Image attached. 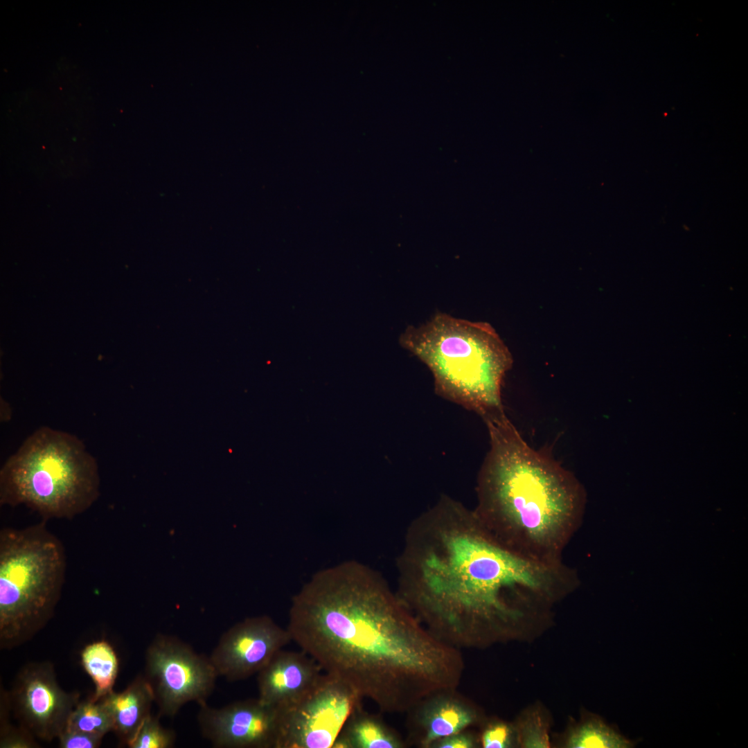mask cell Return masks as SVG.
I'll return each instance as SVG.
<instances>
[{
	"mask_svg": "<svg viewBox=\"0 0 748 748\" xmlns=\"http://www.w3.org/2000/svg\"><path fill=\"white\" fill-rule=\"evenodd\" d=\"M95 458L75 436L42 427L29 436L0 470V504L26 506L43 521L71 519L100 495Z\"/></svg>",
	"mask_w": 748,
	"mask_h": 748,
	"instance_id": "5",
	"label": "cell"
},
{
	"mask_svg": "<svg viewBox=\"0 0 748 748\" xmlns=\"http://www.w3.org/2000/svg\"><path fill=\"white\" fill-rule=\"evenodd\" d=\"M323 673L303 651L282 649L258 673V699L273 706L290 704L312 688Z\"/></svg>",
	"mask_w": 748,
	"mask_h": 748,
	"instance_id": "12",
	"label": "cell"
},
{
	"mask_svg": "<svg viewBox=\"0 0 748 748\" xmlns=\"http://www.w3.org/2000/svg\"><path fill=\"white\" fill-rule=\"evenodd\" d=\"M511 730L506 724L499 723L488 728L482 736L485 748H505L511 745Z\"/></svg>",
	"mask_w": 748,
	"mask_h": 748,
	"instance_id": "23",
	"label": "cell"
},
{
	"mask_svg": "<svg viewBox=\"0 0 748 748\" xmlns=\"http://www.w3.org/2000/svg\"><path fill=\"white\" fill-rule=\"evenodd\" d=\"M197 722L203 737L217 748H276L278 717L276 706L257 699L234 702L221 708L199 704Z\"/></svg>",
	"mask_w": 748,
	"mask_h": 748,
	"instance_id": "11",
	"label": "cell"
},
{
	"mask_svg": "<svg viewBox=\"0 0 748 748\" xmlns=\"http://www.w3.org/2000/svg\"><path fill=\"white\" fill-rule=\"evenodd\" d=\"M518 736L520 744L524 747H549L547 727L538 713H532L522 721Z\"/></svg>",
	"mask_w": 748,
	"mask_h": 748,
	"instance_id": "21",
	"label": "cell"
},
{
	"mask_svg": "<svg viewBox=\"0 0 748 748\" xmlns=\"http://www.w3.org/2000/svg\"><path fill=\"white\" fill-rule=\"evenodd\" d=\"M438 748H470L474 747L472 738L461 732L444 737L435 742Z\"/></svg>",
	"mask_w": 748,
	"mask_h": 748,
	"instance_id": "24",
	"label": "cell"
},
{
	"mask_svg": "<svg viewBox=\"0 0 748 748\" xmlns=\"http://www.w3.org/2000/svg\"><path fill=\"white\" fill-rule=\"evenodd\" d=\"M159 717V715H150L127 747L130 748L172 747L175 742V733L172 730L166 729L161 724Z\"/></svg>",
	"mask_w": 748,
	"mask_h": 748,
	"instance_id": "19",
	"label": "cell"
},
{
	"mask_svg": "<svg viewBox=\"0 0 748 748\" xmlns=\"http://www.w3.org/2000/svg\"><path fill=\"white\" fill-rule=\"evenodd\" d=\"M11 710L19 725L36 738H57L78 704L79 694L67 693L59 685L48 661L26 664L17 673L9 692Z\"/></svg>",
	"mask_w": 748,
	"mask_h": 748,
	"instance_id": "9",
	"label": "cell"
},
{
	"mask_svg": "<svg viewBox=\"0 0 748 748\" xmlns=\"http://www.w3.org/2000/svg\"><path fill=\"white\" fill-rule=\"evenodd\" d=\"M103 738L66 727L57 739L62 748H95L100 746Z\"/></svg>",
	"mask_w": 748,
	"mask_h": 748,
	"instance_id": "22",
	"label": "cell"
},
{
	"mask_svg": "<svg viewBox=\"0 0 748 748\" xmlns=\"http://www.w3.org/2000/svg\"><path fill=\"white\" fill-rule=\"evenodd\" d=\"M397 562L398 596L434 635L458 648L521 621L526 612L515 600L546 598L569 577L564 564L508 550L474 510L446 495L411 523Z\"/></svg>",
	"mask_w": 748,
	"mask_h": 748,
	"instance_id": "2",
	"label": "cell"
},
{
	"mask_svg": "<svg viewBox=\"0 0 748 748\" xmlns=\"http://www.w3.org/2000/svg\"><path fill=\"white\" fill-rule=\"evenodd\" d=\"M483 420L490 449L477 477V516L511 552L544 564L562 563L582 520L581 484L549 455L528 445L505 413Z\"/></svg>",
	"mask_w": 748,
	"mask_h": 748,
	"instance_id": "3",
	"label": "cell"
},
{
	"mask_svg": "<svg viewBox=\"0 0 748 748\" xmlns=\"http://www.w3.org/2000/svg\"><path fill=\"white\" fill-rule=\"evenodd\" d=\"M291 641L288 630L269 616L247 618L221 636L209 658L218 677L242 680L258 673Z\"/></svg>",
	"mask_w": 748,
	"mask_h": 748,
	"instance_id": "10",
	"label": "cell"
},
{
	"mask_svg": "<svg viewBox=\"0 0 748 748\" xmlns=\"http://www.w3.org/2000/svg\"><path fill=\"white\" fill-rule=\"evenodd\" d=\"M66 727L103 737L113 731V720L101 700L95 702L89 698L78 703Z\"/></svg>",
	"mask_w": 748,
	"mask_h": 748,
	"instance_id": "18",
	"label": "cell"
},
{
	"mask_svg": "<svg viewBox=\"0 0 748 748\" xmlns=\"http://www.w3.org/2000/svg\"><path fill=\"white\" fill-rule=\"evenodd\" d=\"M402 744L380 720L360 706L350 715L332 748H398Z\"/></svg>",
	"mask_w": 748,
	"mask_h": 748,
	"instance_id": "14",
	"label": "cell"
},
{
	"mask_svg": "<svg viewBox=\"0 0 748 748\" xmlns=\"http://www.w3.org/2000/svg\"><path fill=\"white\" fill-rule=\"evenodd\" d=\"M11 710L9 695L3 692L1 695V735L0 747L1 748H33L37 747L35 737L28 731L19 725L15 727L9 723L10 711Z\"/></svg>",
	"mask_w": 748,
	"mask_h": 748,
	"instance_id": "20",
	"label": "cell"
},
{
	"mask_svg": "<svg viewBox=\"0 0 748 748\" xmlns=\"http://www.w3.org/2000/svg\"><path fill=\"white\" fill-rule=\"evenodd\" d=\"M444 696L434 698L435 702H431L425 714L422 745L426 747L444 737L461 732L474 722V715L470 709Z\"/></svg>",
	"mask_w": 748,
	"mask_h": 748,
	"instance_id": "15",
	"label": "cell"
},
{
	"mask_svg": "<svg viewBox=\"0 0 748 748\" xmlns=\"http://www.w3.org/2000/svg\"><path fill=\"white\" fill-rule=\"evenodd\" d=\"M113 720V731L122 743L132 741L139 728L151 715L154 697L145 675H138L121 693L112 691L100 699Z\"/></svg>",
	"mask_w": 748,
	"mask_h": 748,
	"instance_id": "13",
	"label": "cell"
},
{
	"mask_svg": "<svg viewBox=\"0 0 748 748\" xmlns=\"http://www.w3.org/2000/svg\"><path fill=\"white\" fill-rule=\"evenodd\" d=\"M399 342L427 366L438 395L483 420L505 413L501 384L513 360L490 323L438 312L407 327Z\"/></svg>",
	"mask_w": 748,
	"mask_h": 748,
	"instance_id": "4",
	"label": "cell"
},
{
	"mask_svg": "<svg viewBox=\"0 0 748 748\" xmlns=\"http://www.w3.org/2000/svg\"><path fill=\"white\" fill-rule=\"evenodd\" d=\"M361 698L344 682L323 673L317 684L294 702L276 706V748H330Z\"/></svg>",
	"mask_w": 748,
	"mask_h": 748,
	"instance_id": "7",
	"label": "cell"
},
{
	"mask_svg": "<svg viewBox=\"0 0 748 748\" xmlns=\"http://www.w3.org/2000/svg\"><path fill=\"white\" fill-rule=\"evenodd\" d=\"M144 675L159 715L170 718L188 702H206L218 677L209 657L197 653L176 636L161 634L147 648Z\"/></svg>",
	"mask_w": 748,
	"mask_h": 748,
	"instance_id": "8",
	"label": "cell"
},
{
	"mask_svg": "<svg viewBox=\"0 0 748 748\" xmlns=\"http://www.w3.org/2000/svg\"><path fill=\"white\" fill-rule=\"evenodd\" d=\"M634 744L597 718L576 729L567 746L571 748H627Z\"/></svg>",
	"mask_w": 748,
	"mask_h": 748,
	"instance_id": "17",
	"label": "cell"
},
{
	"mask_svg": "<svg viewBox=\"0 0 748 748\" xmlns=\"http://www.w3.org/2000/svg\"><path fill=\"white\" fill-rule=\"evenodd\" d=\"M81 664L95 686L91 700L98 701L113 691L119 666L117 655L108 642L101 640L86 645L81 652Z\"/></svg>",
	"mask_w": 748,
	"mask_h": 748,
	"instance_id": "16",
	"label": "cell"
},
{
	"mask_svg": "<svg viewBox=\"0 0 748 748\" xmlns=\"http://www.w3.org/2000/svg\"><path fill=\"white\" fill-rule=\"evenodd\" d=\"M66 556L45 521L0 531V646L30 641L52 618L64 583Z\"/></svg>",
	"mask_w": 748,
	"mask_h": 748,
	"instance_id": "6",
	"label": "cell"
},
{
	"mask_svg": "<svg viewBox=\"0 0 748 748\" xmlns=\"http://www.w3.org/2000/svg\"><path fill=\"white\" fill-rule=\"evenodd\" d=\"M292 641L323 671L386 713L453 692L459 648L425 627L374 569L355 560L316 572L293 596Z\"/></svg>",
	"mask_w": 748,
	"mask_h": 748,
	"instance_id": "1",
	"label": "cell"
}]
</instances>
